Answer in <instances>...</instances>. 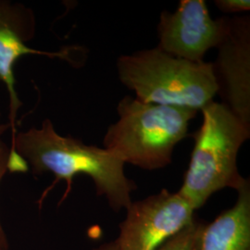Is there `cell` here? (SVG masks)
Returning <instances> with one entry per match:
<instances>
[{
	"instance_id": "obj_1",
	"label": "cell",
	"mask_w": 250,
	"mask_h": 250,
	"mask_svg": "<svg viewBox=\"0 0 250 250\" xmlns=\"http://www.w3.org/2000/svg\"><path fill=\"white\" fill-rule=\"evenodd\" d=\"M10 149L35 174L51 172L56 176L55 184L64 180V197L71 191L74 177L83 174L93 180L98 196L105 197L113 210L127 209L133 202L131 194L136 185L126 177L124 161L105 148L58 134L49 119L44 120L39 129L33 127L15 134Z\"/></svg>"
},
{
	"instance_id": "obj_2",
	"label": "cell",
	"mask_w": 250,
	"mask_h": 250,
	"mask_svg": "<svg viewBox=\"0 0 250 250\" xmlns=\"http://www.w3.org/2000/svg\"><path fill=\"white\" fill-rule=\"evenodd\" d=\"M203 122L194 134V148L178 191L195 210L224 188L238 189L246 178L237 167L242 145L250 137L246 125L224 103H208L201 109Z\"/></svg>"
},
{
	"instance_id": "obj_3",
	"label": "cell",
	"mask_w": 250,
	"mask_h": 250,
	"mask_svg": "<svg viewBox=\"0 0 250 250\" xmlns=\"http://www.w3.org/2000/svg\"><path fill=\"white\" fill-rule=\"evenodd\" d=\"M119 120L107 128L104 148L124 163L159 170L172 161L176 145L188 134L197 110L145 103L131 96L117 107Z\"/></svg>"
},
{
	"instance_id": "obj_4",
	"label": "cell",
	"mask_w": 250,
	"mask_h": 250,
	"mask_svg": "<svg viewBox=\"0 0 250 250\" xmlns=\"http://www.w3.org/2000/svg\"><path fill=\"white\" fill-rule=\"evenodd\" d=\"M117 71L122 83L145 103L199 111L218 94L212 63L179 59L158 47L120 56Z\"/></svg>"
},
{
	"instance_id": "obj_5",
	"label": "cell",
	"mask_w": 250,
	"mask_h": 250,
	"mask_svg": "<svg viewBox=\"0 0 250 250\" xmlns=\"http://www.w3.org/2000/svg\"><path fill=\"white\" fill-rule=\"evenodd\" d=\"M196 210L178 192L160 193L132 202L120 224L118 250H157L192 224Z\"/></svg>"
},
{
	"instance_id": "obj_6",
	"label": "cell",
	"mask_w": 250,
	"mask_h": 250,
	"mask_svg": "<svg viewBox=\"0 0 250 250\" xmlns=\"http://www.w3.org/2000/svg\"><path fill=\"white\" fill-rule=\"evenodd\" d=\"M216 62L212 63L218 94L224 104L250 125V17H224Z\"/></svg>"
},
{
	"instance_id": "obj_7",
	"label": "cell",
	"mask_w": 250,
	"mask_h": 250,
	"mask_svg": "<svg viewBox=\"0 0 250 250\" xmlns=\"http://www.w3.org/2000/svg\"><path fill=\"white\" fill-rule=\"evenodd\" d=\"M223 30L224 17L211 18L204 0H182L174 12H161L157 47L179 59L204 62L207 51L219 44Z\"/></svg>"
},
{
	"instance_id": "obj_8",
	"label": "cell",
	"mask_w": 250,
	"mask_h": 250,
	"mask_svg": "<svg viewBox=\"0 0 250 250\" xmlns=\"http://www.w3.org/2000/svg\"><path fill=\"white\" fill-rule=\"evenodd\" d=\"M36 16L32 9L23 4L8 0H0V80L9 93V128L11 141L16 131V118L22 103L16 91L14 66L20 58L25 55H41L48 58H59L72 62L70 50L48 52L36 50L26 45L36 36Z\"/></svg>"
},
{
	"instance_id": "obj_9",
	"label": "cell",
	"mask_w": 250,
	"mask_h": 250,
	"mask_svg": "<svg viewBox=\"0 0 250 250\" xmlns=\"http://www.w3.org/2000/svg\"><path fill=\"white\" fill-rule=\"evenodd\" d=\"M236 192L234 205L205 224L200 250H250V180Z\"/></svg>"
},
{
	"instance_id": "obj_10",
	"label": "cell",
	"mask_w": 250,
	"mask_h": 250,
	"mask_svg": "<svg viewBox=\"0 0 250 250\" xmlns=\"http://www.w3.org/2000/svg\"><path fill=\"white\" fill-rule=\"evenodd\" d=\"M205 224L196 219L192 224L164 242L157 250H200Z\"/></svg>"
},
{
	"instance_id": "obj_11",
	"label": "cell",
	"mask_w": 250,
	"mask_h": 250,
	"mask_svg": "<svg viewBox=\"0 0 250 250\" xmlns=\"http://www.w3.org/2000/svg\"><path fill=\"white\" fill-rule=\"evenodd\" d=\"M10 145H7L3 140L0 139V185L6 173L10 171ZM8 250V239L0 222V250Z\"/></svg>"
},
{
	"instance_id": "obj_12",
	"label": "cell",
	"mask_w": 250,
	"mask_h": 250,
	"mask_svg": "<svg viewBox=\"0 0 250 250\" xmlns=\"http://www.w3.org/2000/svg\"><path fill=\"white\" fill-rule=\"evenodd\" d=\"M215 6L225 13H238L250 11V0H216Z\"/></svg>"
},
{
	"instance_id": "obj_13",
	"label": "cell",
	"mask_w": 250,
	"mask_h": 250,
	"mask_svg": "<svg viewBox=\"0 0 250 250\" xmlns=\"http://www.w3.org/2000/svg\"><path fill=\"white\" fill-rule=\"evenodd\" d=\"M97 250H118V248H117L115 242H110V243H107V244L103 245L102 247H100Z\"/></svg>"
},
{
	"instance_id": "obj_14",
	"label": "cell",
	"mask_w": 250,
	"mask_h": 250,
	"mask_svg": "<svg viewBox=\"0 0 250 250\" xmlns=\"http://www.w3.org/2000/svg\"><path fill=\"white\" fill-rule=\"evenodd\" d=\"M9 128V124H3L1 121V112H0V136L6 133Z\"/></svg>"
}]
</instances>
